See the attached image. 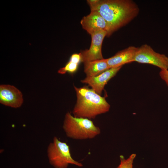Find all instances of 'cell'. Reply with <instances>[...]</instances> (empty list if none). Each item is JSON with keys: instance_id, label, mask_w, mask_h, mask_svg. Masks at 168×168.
I'll list each match as a JSON object with an SVG mask.
<instances>
[{"instance_id": "obj_1", "label": "cell", "mask_w": 168, "mask_h": 168, "mask_svg": "<svg viewBox=\"0 0 168 168\" xmlns=\"http://www.w3.org/2000/svg\"><path fill=\"white\" fill-rule=\"evenodd\" d=\"M91 11H96L108 23V37L125 26L138 14L139 8L132 0H88Z\"/></svg>"}, {"instance_id": "obj_9", "label": "cell", "mask_w": 168, "mask_h": 168, "mask_svg": "<svg viewBox=\"0 0 168 168\" xmlns=\"http://www.w3.org/2000/svg\"><path fill=\"white\" fill-rule=\"evenodd\" d=\"M121 68L120 67L110 68L96 76L86 77L81 82L88 84L93 90L100 95L105 85L116 75Z\"/></svg>"}, {"instance_id": "obj_15", "label": "cell", "mask_w": 168, "mask_h": 168, "mask_svg": "<svg viewBox=\"0 0 168 168\" xmlns=\"http://www.w3.org/2000/svg\"><path fill=\"white\" fill-rule=\"evenodd\" d=\"M159 75L168 87V70H161L159 72Z\"/></svg>"}, {"instance_id": "obj_4", "label": "cell", "mask_w": 168, "mask_h": 168, "mask_svg": "<svg viewBox=\"0 0 168 168\" xmlns=\"http://www.w3.org/2000/svg\"><path fill=\"white\" fill-rule=\"evenodd\" d=\"M47 156L50 164L55 168H67L69 164L82 167V164L72 157L69 146L56 137L49 144Z\"/></svg>"}, {"instance_id": "obj_6", "label": "cell", "mask_w": 168, "mask_h": 168, "mask_svg": "<svg viewBox=\"0 0 168 168\" xmlns=\"http://www.w3.org/2000/svg\"><path fill=\"white\" fill-rule=\"evenodd\" d=\"M106 31L101 30L91 35V43L89 49L82 51V62L84 63L103 59L102 53V46L105 37L107 36Z\"/></svg>"}, {"instance_id": "obj_7", "label": "cell", "mask_w": 168, "mask_h": 168, "mask_svg": "<svg viewBox=\"0 0 168 168\" xmlns=\"http://www.w3.org/2000/svg\"><path fill=\"white\" fill-rule=\"evenodd\" d=\"M80 23L82 28L90 35L95 32L104 30L107 32L108 36L109 29L107 23L96 11H91L88 15L84 16Z\"/></svg>"}, {"instance_id": "obj_5", "label": "cell", "mask_w": 168, "mask_h": 168, "mask_svg": "<svg viewBox=\"0 0 168 168\" xmlns=\"http://www.w3.org/2000/svg\"><path fill=\"white\" fill-rule=\"evenodd\" d=\"M134 62L151 64L161 70H168V57L155 52L149 45L145 44L138 48Z\"/></svg>"}, {"instance_id": "obj_3", "label": "cell", "mask_w": 168, "mask_h": 168, "mask_svg": "<svg viewBox=\"0 0 168 168\" xmlns=\"http://www.w3.org/2000/svg\"><path fill=\"white\" fill-rule=\"evenodd\" d=\"M63 128L68 137L76 140L93 138L101 132L91 119L75 117L69 112L65 114Z\"/></svg>"}, {"instance_id": "obj_14", "label": "cell", "mask_w": 168, "mask_h": 168, "mask_svg": "<svg viewBox=\"0 0 168 168\" xmlns=\"http://www.w3.org/2000/svg\"><path fill=\"white\" fill-rule=\"evenodd\" d=\"M69 60L76 63L79 64L82 62V56L81 54H73L71 56Z\"/></svg>"}, {"instance_id": "obj_8", "label": "cell", "mask_w": 168, "mask_h": 168, "mask_svg": "<svg viewBox=\"0 0 168 168\" xmlns=\"http://www.w3.org/2000/svg\"><path fill=\"white\" fill-rule=\"evenodd\" d=\"M23 99L21 92L14 86L2 84L0 86V103L6 106L16 108L20 107Z\"/></svg>"}, {"instance_id": "obj_11", "label": "cell", "mask_w": 168, "mask_h": 168, "mask_svg": "<svg viewBox=\"0 0 168 168\" xmlns=\"http://www.w3.org/2000/svg\"><path fill=\"white\" fill-rule=\"evenodd\" d=\"M84 63V72L86 77H92L98 75L110 68L107 58L97 60Z\"/></svg>"}, {"instance_id": "obj_13", "label": "cell", "mask_w": 168, "mask_h": 168, "mask_svg": "<svg viewBox=\"0 0 168 168\" xmlns=\"http://www.w3.org/2000/svg\"><path fill=\"white\" fill-rule=\"evenodd\" d=\"M136 155L131 154L127 159L122 155L120 156V163L117 168H133V163Z\"/></svg>"}, {"instance_id": "obj_10", "label": "cell", "mask_w": 168, "mask_h": 168, "mask_svg": "<svg viewBox=\"0 0 168 168\" xmlns=\"http://www.w3.org/2000/svg\"><path fill=\"white\" fill-rule=\"evenodd\" d=\"M138 48L134 46H130L107 58L109 67L110 68L122 67L125 64L134 62Z\"/></svg>"}, {"instance_id": "obj_12", "label": "cell", "mask_w": 168, "mask_h": 168, "mask_svg": "<svg viewBox=\"0 0 168 168\" xmlns=\"http://www.w3.org/2000/svg\"><path fill=\"white\" fill-rule=\"evenodd\" d=\"M79 64L69 60L64 67L59 69L58 73L62 74L66 72L73 73L77 70Z\"/></svg>"}, {"instance_id": "obj_2", "label": "cell", "mask_w": 168, "mask_h": 168, "mask_svg": "<svg viewBox=\"0 0 168 168\" xmlns=\"http://www.w3.org/2000/svg\"><path fill=\"white\" fill-rule=\"evenodd\" d=\"M74 87L77 97L72 111L74 116L91 119L109 111L110 105L105 98L92 89L85 86Z\"/></svg>"}]
</instances>
